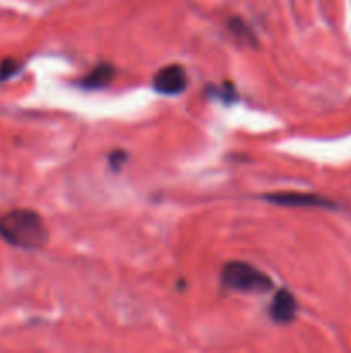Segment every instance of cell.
I'll return each instance as SVG.
<instances>
[{"label": "cell", "instance_id": "cell-1", "mask_svg": "<svg viewBox=\"0 0 351 353\" xmlns=\"http://www.w3.org/2000/svg\"><path fill=\"white\" fill-rule=\"evenodd\" d=\"M0 238L10 247L38 250L48 241V231L38 212L14 209L0 216Z\"/></svg>", "mask_w": 351, "mask_h": 353}, {"label": "cell", "instance_id": "cell-2", "mask_svg": "<svg viewBox=\"0 0 351 353\" xmlns=\"http://www.w3.org/2000/svg\"><path fill=\"white\" fill-rule=\"evenodd\" d=\"M222 286L240 293H268L274 288L272 279L248 262L231 261L222 268Z\"/></svg>", "mask_w": 351, "mask_h": 353}, {"label": "cell", "instance_id": "cell-3", "mask_svg": "<svg viewBox=\"0 0 351 353\" xmlns=\"http://www.w3.org/2000/svg\"><path fill=\"white\" fill-rule=\"evenodd\" d=\"M262 199L268 203L281 207H301V209H336V203L332 200L326 199L317 193H303V192H275L265 193Z\"/></svg>", "mask_w": 351, "mask_h": 353}, {"label": "cell", "instance_id": "cell-4", "mask_svg": "<svg viewBox=\"0 0 351 353\" xmlns=\"http://www.w3.org/2000/svg\"><path fill=\"white\" fill-rule=\"evenodd\" d=\"M151 86L162 95H179L188 88V72L181 64H169L153 76Z\"/></svg>", "mask_w": 351, "mask_h": 353}, {"label": "cell", "instance_id": "cell-5", "mask_svg": "<svg viewBox=\"0 0 351 353\" xmlns=\"http://www.w3.org/2000/svg\"><path fill=\"white\" fill-rule=\"evenodd\" d=\"M298 314V302H296L295 295L289 290L282 288L275 293L274 300H272L270 307H268V316L275 324H291L296 319Z\"/></svg>", "mask_w": 351, "mask_h": 353}, {"label": "cell", "instance_id": "cell-6", "mask_svg": "<svg viewBox=\"0 0 351 353\" xmlns=\"http://www.w3.org/2000/svg\"><path fill=\"white\" fill-rule=\"evenodd\" d=\"M117 69L114 68L109 62H102L96 68H93L92 71L86 76H83L78 81V85L83 90H103L110 85V83L116 79Z\"/></svg>", "mask_w": 351, "mask_h": 353}, {"label": "cell", "instance_id": "cell-7", "mask_svg": "<svg viewBox=\"0 0 351 353\" xmlns=\"http://www.w3.org/2000/svg\"><path fill=\"white\" fill-rule=\"evenodd\" d=\"M227 28H229V31L233 33V37L237 38L241 43L250 45V47L257 48V45H258L257 37H255L253 30H251V28L248 26L243 19H240V17H231V19L227 21Z\"/></svg>", "mask_w": 351, "mask_h": 353}, {"label": "cell", "instance_id": "cell-8", "mask_svg": "<svg viewBox=\"0 0 351 353\" xmlns=\"http://www.w3.org/2000/svg\"><path fill=\"white\" fill-rule=\"evenodd\" d=\"M205 93L209 97H212V99H219L220 102L227 103V105H229V103H234L237 99H240L234 85L229 81L224 83L222 86H209V88L205 90Z\"/></svg>", "mask_w": 351, "mask_h": 353}, {"label": "cell", "instance_id": "cell-9", "mask_svg": "<svg viewBox=\"0 0 351 353\" xmlns=\"http://www.w3.org/2000/svg\"><path fill=\"white\" fill-rule=\"evenodd\" d=\"M23 69V64H21L17 59L14 57H7L3 61H0V83L9 81L12 76H16L17 72Z\"/></svg>", "mask_w": 351, "mask_h": 353}, {"label": "cell", "instance_id": "cell-10", "mask_svg": "<svg viewBox=\"0 0 351 353\" xmlns=\"http://www.w3.org/2000/svg\"><path fill=\"white\" fill-rule=\"evenodd\" d=\"M127 162V152L126 150H120V148H117V150L110 152L109 154V165L112 171L119 172L120 169L126 165Z\"/></svg>", "mask_w": 351, "mask_h": 353}]
</instances>
